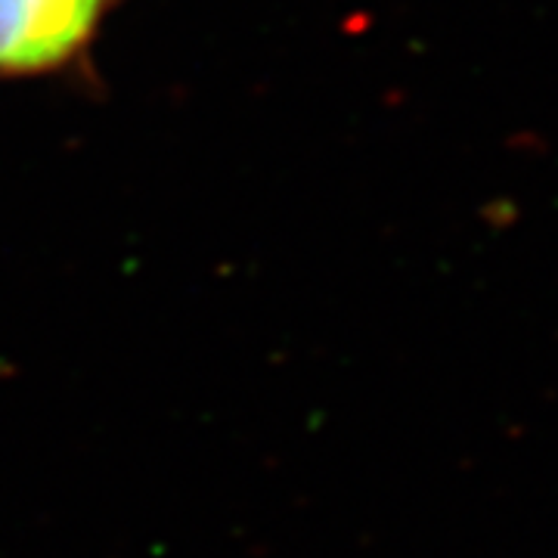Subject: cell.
Masks as SVG:
<instances>
[{"mask_svg": "<svg viewBox=\"0 0 558 558\" xmlns=\"http://www.w3.org/2000/svg\"><path fill=\"white\" fill-rule=\"evenodd\" d=\"M106 0H0V75L53 72L78 53Z\"/></svg>", "mask_w": 558, "mask_h": 558, "instance_id": "obj_1", "label": "cell"}]
</instances>
